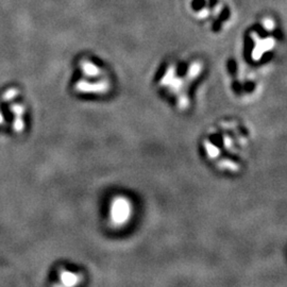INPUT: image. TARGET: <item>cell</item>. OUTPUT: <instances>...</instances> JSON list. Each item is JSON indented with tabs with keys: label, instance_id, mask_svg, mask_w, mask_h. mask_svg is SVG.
Here are the masks:
<instances>
[{
	"label": "cell",
	"instance_id": "3",
	"mask_svg": "<svg viewBox=\"0 0 287 287\" xmlns=\"http://www.w3.org/2000/svg\"><path fill=\"white\" fill-rule=\"evenodd\" d=\"M69 88L77 97L102 99L114 93L115 81L104 65L89 56H82L77 62Z\"/></svg>",
	"mask_w": 287,
	"mask_h": 287
},
{
	"label": "cell",
	"instance_id": "1",
	"mask_svg": "<svg viewBox=\"0 0 287 287\" xmlns=\"http://www.w3.org/2000/svg\"><path fill=\"white\" fill-rule=\"evenodd\" d=\"M252 132L246 122L236 117L218 119L199 141V152L208 165L225 176L240 175L247 164Z\"/></svg>",
	"mask_w": 287,
	"mask_h": 287
},
{
	"label": "cell",
	"instance_id": "5",
	"mask_svg": "<svg viewBox=\"0 0 287 287\" xmlns=\"http://www.w3.org/2000/svg\"><path fill=\"white\" fill-rule=\"evenodd\" d=\"M137 216V204L131 195L125 192H115L105 200L103 221L111 232L120 233L134 224Z\"/></svg>",
	"mask_w": 287,
	"mask_h": 287
},
{
	"label": "cell",
	"instance_id": "2",
	"mask_svg": "<svg viewBox=\"0 0 287 287\" xmlns=\"http://www.w3.org/2000/svg\"><path fill=\"white\" fill-rule=\"evenodd\" d=\"M200 61H168L154 78L158 94L179 113H186L193 106L194 88L202 76Z\"/></svg>",
	"mask_w": 287,
	"mask_h": 287
},
{
	"label": "cell",
	"instance_id": "4",
	"mask_svg": "<svg viewBox=\"0 0 287 287\" xmlns=\"http://www.w3.org/2000/svg\"><path fill=\"white\" fill-rule=\"evenodd\" d=\"M30 119L26 94L17 85L0 91V133L18 137L28 131Z\"/></svg>",
	"mask_w": 287,
	"mask_h": 287
},
{
	"label": "cell",
	"instance_id": "6",
	"mask_svg": "<svg viewBox=\"0 0 287 287\" xmlns=\"http://www.w3.org/2000/svg\"><path fill=\"white\" fill-rule=\"evenodd\" d=\"M87 276L85 270L70 262H59L54 264L49 274V285L75 287L83 285Z\"/></svg>",
	"mask_w": 287,
	"mask_h": 287
}]
</instances>
